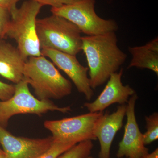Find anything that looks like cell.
<instances>
[{
  "instance_id": "9c48e42d",
  "label": "cell",
  "mask_w": 158,
  "mask_h": 158,
  "mask_svg": "<svg viewBox=\"0 0 158 158\" xmlns=\"http://www.w3.org/2000/svg\"><path fill=\"white\" fill-rule=\"evenodd\" d=\"M138 98L135 93L127 102L126 113L127 120L123 138L118 144L116 153L118 158H140L149 153V149L144 144L143 134L136 120L135 108Z\"/></svg>"
},
{
  "instance_id": "cb8c5ba5",
  "label": "cell",
  "mask_w": 158,
  "mask_h": 158,
  "mask_svg": "<svg viewBox=\"0 0 158 158\" xmlns=\"http://www.w3.org/2000/svg\"><path fill=\"white\" fill-rule=\"evenodd\" d=\"M5 152L3 151V150L0 148V154H4Z\"/></svg>"
},
{
  "instance_id": "603a6c76",
  "label": "cell",
  "mask_w": 158,
  "mask_h": 158,
  "mask_svg": "<svg viewBox=\"0 0 158 158\" xmlns=\"http://www.w3.org/2000/svg\"><path fill=\"white\" fill-rule=\"evenodd\" d=\"M0 158H7V157L5 153L0 154Z\"/></svg>"
},
{
  "instance_id": "8fae6325",
  "label": "cell",
  "mask_w": 158,
  "mask_h": 158,
  "mask_svg": "<svg viewBox=\"0 0 158 158\" xmlns=\"http://www.w3.org/2000/svg\"><path fill=\"white\" fill-rule=\"evenodd\" d=\"M123 69L110 76L107 84L95 100L85 102L84 106L89 113L103 112L104 110L113 104H125L130 98L136 93L129 85H123L122 82Z\"/></svg>"
},
{
  "instance_id": "ac0fdd59",
  "label": "cell",
  "mask_w": 158,
  "mask_h": 158,
  "mask_svg": "<svg viewBox=\"0 0 158 158\" xmlns=\"http://www.w3.org/2000/svg\"><path fill=\"white\" fill-rule=\"evenodd\" d=\"M11 20L10 11L0 7V37H6V32Z\"/></svg>"
},
{
  "instance_id": "e0dca14e",
  "label": "cell",
  "mask_w": 158,
  "mask_h": 158,
  "mask_svg": "<svg viewBox=\"0 0 158 158\" xmlns=\"http://www.w3.org/2000/svg\"><path fill=\"white\" fill-rule=\"evenodd\" d=\"M75 144L73 143L54 142L47 151L37 158H57Z\"/></svg>"
},
{
  "instance_id": "ba28073f",
  "label": "cell",
  "mask_w": 158,
  "mask_h": 158,
  "mask_svg": "<svg viewBox=\"0 0 158 158\" xmlns=\"http://www.w3.org/2000/svg\"><path fill=\"white\" fill-rule=\"evenodd\" d=\"M53 143L52 136L42 139L17 137L0 126V144L7 158H37Z\"/></svg>"
},
{
  "instance_id": "30bf717a",
  "label": "cell",
  "mask_w": 158,
  "mask_h": 158,
  "mask_svg": "<svg viewBox=\"0 0 158 158\" xmlns=\"http://www.w3.org/2000/svg\"><path fill=\"white\" fill-rule=\"evenodd\" d=\"M41 52L42 56L50 59L54 64L67 75L78 91L83 94L87 100H90L94 93L88 76V67L82 65L73 55L50 49H42Z\"/></svg>"
},
{
  "instance_id": "8992f818",
  "label": "cell",
  "mask_w": 158,
  "mask_h": 158,
  "mask_svg": "<svg viewBox=\"0 0 158 158\" xmlns=\"http://www.w3.org/2000/svg\"><path fill=\"white\" fill-rule=\"evenodd\" d=\"M95 0H79L59 8H52V14L59 15L73 23L81 33L94 36L116 32L118 26L114 20L105 19L96 14Z\"/></svg>"
},
{
  "instance_id": "5b68a950",
  "label": "cell",
  "mask_w": 158,
  "mask_h": 158,
  "mask_svg": "<svg viewBox=\"0 0 158 158\" xmlns=\"http://www.w3.org/2000/svg\"><path fill=\"white\" fill-rule=\"evenodd\" d=\"M28 84L24 80L15 85L13 95L9 99L0 100V126L5 128L9 119L20 114H36L40 116L48 111L63 113L71 111L70 106H58L49 100H40L31 93Z\"/></svg>"
},
{
  "instance_id": "5bb4252c",
  "label": "cell",
  "mask_w": 158,
  "mask_h": 158,
  "mask_svg": "<svg viewBox=\"0 0 158 158\" xmlns=\"http://www.w3.org/2000/svg\"><path fill=\"white\" fill-rule=\"evenodd\" d=\"M128 51L132 59L127 69L136 67L147 69L158 75V37L140 46L129 47Z\"/></svg>"
},
{
  "instance_id": "7a4b0ae2",
  "label": "cell",
  "mask_w": 158,
  "mask_h": 158,
  "mask_svg": "<svg viewBox=\"0 0 158 158\" xmlns=\"http://www.w3.org/2000/svg\"><path fill=\"white\" fill-rule=\"evenodd\" d=\"M23 74V80L34 88L40 100L59 99L71 93V83L44 56L29 58Z\"/></svg>"
},
{
  "instance_id": "44dd1931",
  "label": "cell",
  "mask_w": 158,
  "mask_h": 158,
  "mask_svg": "<svg viewBox=\"0 0 158 158\" xmlns=\"http://www.w3.org/2000/svg\"><path fill=\"white\" fill-rule=\"evenodd\" d=\"M21 0H0V7L5 8L9 11L16 7L17 3Z\"/></svg>"
},
{
  "instance_id": "3957f363",
  "label": "cell",
  "mask_w": 158,
  "mask_h": 158,
  "mask_svg": "<svg viewBox=\"0 0 158 158\" xmlns=\"http://www.w3.org/2000/svg\"><path fill=\"white\" fill-rule=\"evenodd\" d=\"M43 6L33 0H28L10 10L11 20L6 36L14 39L23 56H42L36 30L37 17Z\"/></svg>"
},
{
  "instance_id": "4fadbf2b",
  "label": "cell",
  "mask_w": 158,
  "mask_h": 158,
  "mask_svg": "<svg viewBox=\"0 0 158 158\" xmlns=\"http://www.w3.org/2000/svg\"><path fill=\"white\" fill-rule=\"evenodd\" d=\"M27 60L17 47L9 43L0 40V75L15 84L23 77Z\"/></svg>"
},
{
  "instance_id": "52a82bcc",
  "label": "cell",
  "mask_w": 158,
  "mask_h": 158,
  "mask_svg": "<svg viewBox=\"0 0 158 158\" xmlns=\"http://www.w3.org/2000/svg\"><path fill=\"white\" fill-rule=\"evenodd\" d=\"M103 113H89L60 120H46L44 124L52 133L54 142L77 144L87 140L95 141L94 128Z\"/></svg>"
},
{
  "instance_id": "6da1fadb",
  "label": "cell",
  "mask_w": 158,
  "mask_h": 158,
  "mask_svg": "<svg viewBox=\"0 0 158 158\" xmlns=\"http://www.w3.org/2000/svg\"><path fill=\"white\" fill-rule=\"evenodd\" d=\"M117 42L115 32L82 37V51L87 58L92 89L106 83L126 60L127 55L119 48Z\"/></svg>"
},
{
  "instance_id": "ffe728a7",
  "label": "cell",
  "mask_w": 158,
  "mask_h": 158,
  "mask_svg": "<svg viewBox=\"0 0 158 158\" xmlns=\"http://www.w3.org/2000/svg\"><path fill=\"white\" fill-rule=\"evenodd\" d=\"M42 6H51L52 8H59L75 2L79 0H33Z\"/></svg>"
},
{
  "instance_id": "277c9868",
  "label": "cell",
  "mask_w": 158,
  "mask_h": 158,
  "mask_svg": "<svg viewBox=\"0 0 158 158\" xmlns=\"http://www.w3.org/2000/svg\"><path fill=\"white\" fill-rule=\"evenodd\" d=\"M36 30L40 49H50L76 56L82 51L80 29L59 15L37 19Z\"/></svg>"
},
{
  "instance_id": "7402d4cb",
  "label": "cell",
  "mask_w": 158,
  "mask_h": 158,
  "mask_svg": "<svg viewBox=\"0 0 158 158\" xmlns=\"http://www.w3.org/2000/svg\"><path fill=\"white\" fill-rule=\"evenodd\" d=\"M140 158H158V148H156L151 153H148V154Z\"/></svg>"
},
{
  "instance_id": "9a60e30c",
  "label": "cell",
  "mask_w": 158,
  "mask_h": 158,
  "mask_svg": "<svg viewBox=\"0 0 158 158\" xmlns=\"http://www.w3.org/2000/svg\"><path fill=\"white\" fill-rule=\"evenodd\" d=\"M94 144L91 140L80 142L57 158H87L91 154Z\"/></svg>"
},
{
  "instance_id": "2e32d148",
  "label": "cell",
  "mask_w": 158,
  "mask_h": 158,
  "mask_svg": "<svg viewBox=\"0 0 158 158\" xmlns=\"http://www.w3.org/2000/svg\"><path fill=\"white\" fill-rule=\"evenodd\" d=\"M147 131L143 134V141L145 146L151 144L158 139V113L145 116Z\"/></svg>"
},
{
  "instance_id": "d6986e66",
  "label": "cell",
  "mask_w": 158,
  "mask_h": 158,
  "mask_svg": "<svg viewBox=\"0 0 158 158\" xmlns=\"http://www.w3.org/2000/svg\"><path fill=\"white\" fill-rule=\"evenodd\" d=\"M15 85H9L0 81V100L9 99L13 95Z\"/></svg>"
},
{
  "instance_id": "7c38bea8",
  "label": "cell",
  "mask_w": 158,
  "mask_h": 158,
  "mask_svg": "<svg viewBox=\"0 0 158 158\" xmlns=\"http://www.w3.org/2000/svg\"><path fill=\"white\" fill-rule=\"evenodd\" d=\"M126 110V105H120L116 111L111 114L106 111L97 121L93 134L100 143L99 158H110L112 143L116 133L123 125Z\"/></svg>"
},
{
  "instance_id": "d4e9b609",
  "label": "cell",
  "mask_w": 158,
  "mask_h": 158,
  "mask_svg": "<svg viewBox=\"0 0 158 158\" xmlns=\"http://www.w3.org/2000/svg\"><path fill=\"white\" fill-rule=\"evenodd\" d=\"M87 158H93V157H91V156H88V157H87Z\"/></svg>"
}]
</instances>
